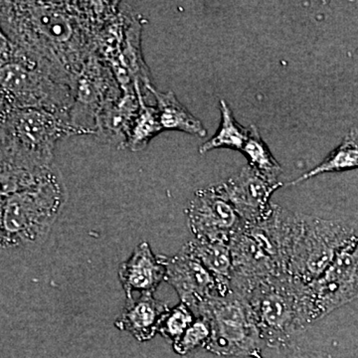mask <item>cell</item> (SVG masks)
Returning a JSON list of instances; mask_svg holds the SVG:
<instances>
[{
  "label": "cell",
  "instance_id": "cell-22",
  "mask_svg": "<svg viewBox=\"0 0 358 358\" xmlns=\"http://www.w3.org/2000/svg\"><path fill=\"white\" fill-rule=\"evenodd\" d=\"M195 319L194 313L185 303H179L176 307L169 308L160 320L157 334L174 343L192 326Z\"/></svg>",
  "mask_w": 358,
  "mask_h": 358
},
{
  "label": "cell",
  "instance_id": "cell-19",
  "mask_svg": "<svg viewBox=\"0 0 358 358\" xmlns=\"http://www.w3.org/2000/svg\"><path fill=\"white\" fill-rule=\"evenodd\" d=\"M136 95L140 102V110L129 131L128 140L124 148H129L131 152H140L148 147L150 141L155 136L164 131L160 124L159 110L157 107L148 106L143 99V87L141 84H134Z\"/></svg>",
  "mask_w": 358,
  "mask_h": 358
},
{
  "label": "cell",
  "instance_id": "cell-8",
  "mask_svg": "<svg viewBox=\"0 0 358 358\" xmlns=\"http://www.w3.org/2000/svg\"><path fill=\"white\" fill-rule=\"evenodd\" d=\"M122 92L110 66L93 54L75 82L74 99L68 115L71 127L77 134H96L103 110Z\"/></svg>",
  "mask_w": 358,
  "mask_h": 358
},
{
  "label": "cell",
  "instance_id": "cell-5",
  "mask_svg": "<svg viewBox=\"0 0 358 358\" xmlns=\"http://www.w3.org/2000/svg\"><path fill=\"white\" fill-rule=\"evenodd\" d=\"M0 90L13 108L48 110L69 120L74 89L36 59L14 47L10 55L0 62Z\"/></svg>",
  "mask_w": 358,
  "mask_h": 358
},
{
  "label": "cell",
  "instance_id": "cell-15",
  "mask_svg": "<svg viewBox=\"0 0 358 358\" xmlns=\"http://www.w3.org/2000/svg\"><path fill=\"white\" fill-rule=\"evenodd\" d=\"M138 110L136 89L124 90L121 96L103 110L96 124V134L117 147L124 148Z\"/></svg>",
  "mask_w": 358,
  "mask_h": 358
},
{
  "label": "cell",
  "instance_id": "cell-13",
  "mask_svg": "<svg viewBox=\"0 0 358 358\" xmlns=\"http://www.w3.org/2000/svg\"><path fill=\"white\" fill-rule=\"evenodd\" d=\"M119 279L127 299L133 298L136 292L155 294L166 279V268L159 255H155L150 244L143 242L136 247L128 260L122 264Z\"/></svg>",
  "mask_w": 358,
  "mask_h": 358
},
{
  "label": "cell",
  "instance_id": "cell-9",
  "mask_svg": "<svg viewBox=\"0 0 358 358\" xmlns=\"http://www.w3.org/2000/svg\"><path fill=\"white\" fill-rule=\"evenodd\" d=\"M315 322L358 299V237L353 235L329 267L308 284Z\"/></svg>",
  "mask_w": 358,
  "mask_h": 358
},
{
  "label": "cell",
  "instance_id": "cell-12",
  "mask_svg": "<svg viewBox=\"0 0 358 358\" xmlns=\"http://www.w3.org/2000/svg\"><path fill=\"white\" fill-rule=\"evenodd\" d=\"M159 258L166 268L164 281L176 289L180 303L194 315L200 306L220 294L210 273L185 246L176 255H159Z\"/></svg>",
  "mask_w": 358,
  "mask_h": 358
},
{
  "label": "cell",
  "instance_id": "cell-11",
  "mask_svg": "<svg viewBox=\"0 0 358 358\" xmlns=\"http://www.w3.org/2000/svg\"><path fill=\"white\" fill-rule=\"evenodd\" d=\"M282 186V182H270L246 166L239 173L214 187L232 205L246 227L268 217L273 206L271 196Z\"/></svg>",
  "mask_w": 358,
  "mask_h": 358
},
{
  "label": "cell",
  "instance_id": "cell-4",
  "mask_svg": "<svg viewBox=\"0 0 358 358\" xmlns=\"http://www.w3.org/2000/svg\"><path fill=\"white\" fill-rule=\"evenodd\" d=\"M69 120L40 109L11 108L0 124V148L28 169L48 173L56 143L76 136Z\"/></svg>",
  "mask_w": 358,
  "mask_h": 358
},
{
  "label": "cell",
  "instance_id": "cell-21",
  "mask_svg": "<svg viewBox=\"0 0 358 358\" xmlns=\"http://www.w3.org/2000/svg\"><path fill=\"white\" fill-rule=\"evenodd\" d=\"M241 152L248 160V166L254 171L270 182H280L279 178L282 174V167L275 160L265 141L261 138L257 127L253 124L249 128L248 140Z\"/></svg>",
  "mask_w": 358,
  "mask_h": 358
},
{
  "label": "cell",
  "instance_id": "cell-18",
  "mask_svg": "<svg viewBox=\"0 0 358 358\" xmlns=\"http://www.w3.org/2000/svg\"><path fill=\"white\" fill-rule=\"evenodd\" d=\"M358 131L357 129H350L343 143L334 148L326 159L303 174L296 180L292 181L289 185H296L308 179L324 173H343L358 169Z\"/></svg>",
  "mask_w": 358,
  "mask_h": 358
},
{
  "label": "cell",
  "instance_id": "cell-14",
  "mask_svg": "<svg viewBox=\"0 0 358 358\" xmlns=\"http://www.w3.org/2000/svg\"><path fill=\"white\" fill-rule=\"evenodd\" d=\"M169 308L166 303L155 299L154 294L141 293L138 298L127 299L115 326L120 331L131 334L140 343H145L155 338L160 320Z\"/></svg>",
  "mask_w": 358,
  "mask_h": 358
},
{
  "label": "cell",
  "instance_id": "cell-7",
  "mask_svg": "<svg viewBox=\"0 0 358 358\" xmlns=\"http://www.w3.org/2000/svg\"><path fill=\"white\" fill-rule=\"evenodd\" d=\"M353 235V230L345 224L303 214L287 273L298 281L310 284L329 267Z\"/></svg>",
  "mask_w": 358,
  "mask_h": 358
},
{
  "label": "cell",
  "instance_id": "cell-10",
  "mask_svg": "<svg viewBox=\"0 0 358 358\" xmlns=\"http://www.w3.org/2000/svg\"><path fill=\"white\" fill-rule=\"evenodd\" d=\"M186 216L195 239L230 244L232 238L245 228L232 205L214 185L194 193L186 208Z\"/></svg>",
  "mask_w": 358,
  "mask_h": 358
},
{
  "label": "cell",
  "instance_id": "cell-6",
  "mask_svg": "<svg viewBox=\"0 0 358 358\" xmlns=\"http://www.w3.org/2000/svg\"><path fill=\"white\" fill-rule=\"evenodd\" d=\"M195 317L208 322L210 339L205 350L219 357L264 358L266 348L248 301L232 289L200 306Z\"/></svg>",
  "mask_w": 358,
  "mask_h": 358
},
{
  "label": "cell",
  "instance_id": "cell-2",
  "mask_svg": "<svg viewBox=\"0 0 358 358\" xmlns=\"http://www.w3.org/2000/svg\"><path fill=\"white\" fill-rule=\"evenodd\" d=\"M266 346L286 348L315 324L308 284L289 274L272 278L244 296Z\"/></svg>",
  "mask_w": 358,
  "mask_h": 358
},
{
  "label": "cell",
  "instance_id": "cell-16",
  "mask_svg": "<svg viewBox=\"0 0 358 358\" xmlns=\"http://www.w3.org/2000/svg\"><path fill=\"white\" fill-rule=\"evenodd\" d=\"M186 249L196 257L204 268L210 273L220 296L229 293L232 258L230 244L208 240L193 239L185 245Z\"/></svg>",
  "mask_w": 358,
  "mask_h": 358
},
{
  "label": "cell",
  "instance_id": "cell-20",
  "mask_svg": "<svg viewBox=\"0 0 358 358\" xmlns=\"http://www.w3.org/2000/svg\"><path fill=\"white\" fill-rule=\"evenodd\" d=\"M221 122L217 133L199 148V154L205 155L217 148H229L241 152L248 140L249 128H244L235 120L225 100L220 101Z\"/></svg>",
  "mask_w": 358,
  "mask_h": 358
},
{
  "label": "cell",
  "instance_id": "cell-3",
  "mask_svg": "<svg viewBox=\"0 0 358 358\" xmlns=\"http://www.w3.org/2000/svg\"><path fill=\"white\" fill-rule=\"evenodd\" d=\"M62 176L52 169L41 180L9 195L0 204V226L7 243H42L67 202Z\"/></svg>",
  "mask_w": 358,
  "mask_h": 358
},
{
  "label": "cell",
  "instance_id": "cell-1",
  "mask_svg": "<svg viewBox=\"0 0 358 358\" xmlns=\"http://www.w3.org/2000/svg\"><path fill=\"white\" fill-rule=\"evenodd\" d=\"M120 2H0V27L14 48L74 89L96 38Z\"/></svg>",
  "mask_w": 358,
  "mask_h": 358
},
{
  "label": "cell",
  "instance_id": "cell-25",
  "mask_svg": "<svg viewBox=\"0 0 358 358\" xmlns=\"http://www.w3.org/2000/svg\"><path fill=\"white\" fill-rule=\"evenodd\" d=\"M13 46L6 33L0 27V62L8 57L13 52Z\"/></svg>",
  "mask_w": 358,
  "mask_h": 358
},
{
  "label": "cell",
  "instance_id": "cell-17",
  "mask_svg": "<svg viewBox=\"0 0 358 358\" xmlns=\"http://www.w3.org/2000/svg\"><path fill=\"white\" fill-rule=\"evenodd\" d=\"M148 91L152 94L157 101L160 124L164 131L169 129V131H183L199 138H205L207 136L206 129L204 128L201 121L195 117L182 103L179 102L173 92L162 93L152 85L148 87Z\"/></svg>",
  "mask_w": 358,
  "mask_h": 358
},
{
  "label": "cell",
  "instance_id": "cell-24",
  "mask_svg": "<svg viewBox=\"0 0 358 358\" xmlns=\"http://www.w3.org/2000/svg\"><path fill=\"white\" fill-rule=\"evenodd\" d=\"M277 358H334L329 353L317 352V350H306L294 345L278 350Z\"/></svg>",
  "mask_w": 358,
  "mask_h": 358
},
{
  "label": "cell",
  "instance_id": "cell-23",
  "mask_svg": "<svg viewBox=\"0 0 358 358\" xmlns=\"http://www.w3.org/2000/svg\"><path fill=\"white\" fill-rule=\"evenodd\" d=\"M210 336L211 329L208 322L203 317H196L185 334L173 343V350L179 355H187L199 348H206Z\"/></svg>",
  "mask_w": 358,
  "mask_h": 358
}]
</instances>
